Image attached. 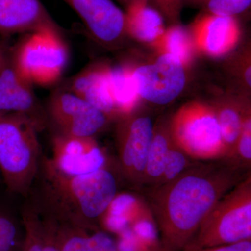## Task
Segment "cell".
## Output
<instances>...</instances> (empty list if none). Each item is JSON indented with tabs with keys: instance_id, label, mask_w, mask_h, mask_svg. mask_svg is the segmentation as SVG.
Listing matches in <instances>:
<instances>
[{
	"instance_id": "21",
	"label": "cell",
	"mask_w": 251,
	"mask_h": 251,
	"mask_svg": "<svg viewBox=\"0 0 251 251\" xmlns=\"http://www.w3.org/2000/svg\"><path fill=\"white\" fill-rule=\"evenodd\" d=\"M172 143L169 124H157L154 126L152 140L147 157L143 184H150L153 188L158 184L163 174L167 153Z\"/></svg>"
},
{
	"instance_id": "8",
	"label": "cell",
	"mask_w": 251,
	"mask_h": 251,
	"mask_svg": "<svg viewBox=\"0 0 251 251\" xmlns=\"http://www.w3.org/2000/svg\"><path fill=\"white\" fill-rule=\"evenodd\" d=\"M153 130L151 117L135 111L117 120L119 171L124 179L135 186L143 184Z\"/></svg>"
},
{
	"instance_id": "28",
	"label": "cell",
	"mask_w": 251,
	"mask_h": 251,
	"mask_svg": "<svg viewBox=\"0 0 251 251\" xmlns=\"http://www.w3.org/2000/svg\"><path fill=\"white\" fill-rule=\"evenodd\" d=\"M229 161L243 167L249 166L251 161V112L243 120L242 128L233 155Z\"/></svg>"
},
{
	"instance_id": "7",
	"label": "cell",
	"mask_w": 251,
	"mask_h": 251,
	"mask_svg": "<svg viewBox=\"0 0 251 251\" xmlns=\"http://www.w3.org/2000/svg\"><path fill=\"white\" fill-rule=\"evenodd\" d=\"M45 110L48 128L57 134L94 137L112 121L103 112L63 87L50 97Z\"/></svg>"
},
{
	"instance_id": "17",
	"label": "cell",
	"mask_w": 251,
	"mask_h": 251,
	"mask_svg": "<svg viewBox=\"0 0 251 251\" xmlns=\"http://www.w3.org/2000/svg\"><path fill=\"white\" fill-rule=\"evenodd\" d=\"M125 7L127 36L151 44L164 32V18L149 0H130Z\"/></svg>"
},
{
	"instance_id": "26",
	"label": "cell",
	"mask_w": 251,
	"mask_h": 251,
	"mask_svg": "<svg viewBox=\"0 0 251 251\" xmlns=\"http://www.w3.org/2000/svg\"><path fill=\"white\" fill-rule=\"evenodd\" d=\"M228 72L237 81L242 89V94L249 96L251 88V49L241 50L228 61Z\"/></svg>"
},
{
	"instance_id": "36",
	"label": "cell",
	"mask_w": 251,
	"mask_h": 251,
	"mask_svg": "<svg viewBox=\"0 0 251 251\" xmlns=\"http://www.w3.org/2000/svg\"><path fill=\"white\" fill-rule=\"evenodd\" d=\"M0 179H1V174H0Z\"/></svg>"
},
{
	"instance_id": "2",
	"label": "cell",
	"mask_w": 251,
	"mask_h": 251,
	"mask_svg": "<svg viewBox=\"0 0 251 251\" xmlns=\"http://www.w3.org/2000/svg\"><path fill=\"white\" fill-rule=\"evenodd\" d=\"M117 190L116 176L108 167L90 174L72 176L59 171L44 153L30 191L24 199L57 222L97 231Z\"/></svg>"
},
{
	"instance_id": "3",
	"label": "cell",
	"mask_w": 251,
	"mask_h": 251,
	"mask_svg": "<svg viewBox=\"0 0 251 251\" xmlns=\"http://www.w3.org/2000/svg\"><path fill=\"white\" fill-rule=\"evenodd\" d=\"M40 130L29 117L0 112V174L11 196L27 198L43 153Z\"/></svg>"
},
{
	"instance_id": "18",
	"label": "cell",
	"mask_w": 251,
	"mask_h": 251,
	"mask_svg": "<svg viewBox=\"0 0 251 251\" xmlns=\"http://www.w3.org/2000/svg\"><path fill=\"white\" fill-rule=\"evenodd\" d=\"M49 218L59 251H118L116 241L107 232L86 230Z\"/></svg>"
},
{
	"instance_id": "25",
	"label": "cell",
	"mask_w": 251,
	"mask_h": 251,
	"mask_svg": "<svg viewBox=\"0 0 251 251\" xmlns=\"http://www.w3.org/2000/svg\"><path fill=\"white\" fill-rule=\"evenodd\" d=\"M202 7L204 13L236 17L251 7V0H185L184 4Z\"/></svg>"
},
{
	"instance_id": "34",
	"label": "cell",
	"mask_w": 251,
	"mask_h": 251,
	"mask_svg": "<svg viewBox=\"0 0 251 251\" xmlns=\"http://www.w3.org/2000/svg\"><path fill=\"white\" fill-rule=\"evenodd\" d=\"M11 49L5 41L0 40V72L10 59Z\"/></svg>"
},
{
	"instance_id": "5",
	"label": "cell",
	"mask_w": 251,
	"mask_h": 251,
	"mask_svg": "<svg viewBox=\"0 0 251 251\" xmlns=\"http://www.w3.org/2000/svg\"><path fill=\"white\" fill-rule=\"evenodd\" d=\"M69 53L59 31L29 33L11 50V62L33 85L57 83L67 67Z\"/></svg>"
},
{
	"instance_id": "30",
	"label": "cell",
	"mask_w": 251,
	"mask_h": 251,
	"mask_svg": "<svg viewBox=\"0 0 251 251\" xmlns=\"http://www.w3.org/2000/svg\"><path fill=\"white\" fill-rule=\"evenodd\" d=\"M150 4L156 8L163 18L173 25L178 24L184 0H149Z\"/></svg>"
},
{
	"instance_id": "32",
	"label": "cell",
	"mask_w": 251,
	"mask_h": 251,
	"mask_svg": "<svg viewBox=\"0 0 251 251\" xmlns=\"http://www.w3.org/2000/svg\"><path fill=\"white\" fill-rule=\"evenodd\" d=\"M40 219L44 251H59L54 237L53 225L49 217L38 212Z\"/></svg>"
},
{
	"instance_id": "35",
	"label": "cell",
	"mask_w": 251,
	"mask_h": 251,
	"mask_svg": "<svg viewBox=\"0 0 251 251\" xmlns=\"http://www.w3.org/2000/svg\"><path fill=\"white\" fill-rule=\"evenodd\" d=\"M119 1H120L122 4H123L126 6L127 4H128V3L129 2L130 0H119Z\"/></svg>"
},
{
	"instance_id": "33",
	"label": "cell",
	"mask_w": 251,
	"mask_h": 251,
	"mask_svg": "<svg viewBox=\"0 0 251 251\" xmlns=\"http://www.w3.org/2000/svg\"><path fill=\"white\" fill-rule=\"evenodd\" d=\"M198 251H251V240L243 241Z\"/></svg>"
},
{
	"instance_id": "14",
	"label": "cell",
	"mask_w": 251,
	"mask_h": 251,
	"mask_svg": "<svg viewBox=\"0 0 251 251\" xmlns=\"http://www.w3.org/2000/svg\"><path fill=\"white\" fill-rule=\"evenodd\" d=\"M61 31L40 0H0V36Z\"/></svg>"
},
{
	"instance_id": "19",
	"label": "cell",
	"mask_w": 251,
	"mask_h": 251,
	"mask_svg": "<svg viewBox=\"0 0 251 251\" xmlns=\"http://www.w3.org/2000/svg\"><path fill=\"white\" fill-rule=\"evenodd\" d=\"M108 80L117 120L135 111L141 99L133 79V67L129 64L110 66Z\"/></svg>"
},
{
	"instance_id": "12",
	"label": "cell",
	"mask_w": 251,
	"mask_h": 251,
	"mask_svg": "<svg viewBox=\"0 0 251 251\" xmlns=\"http://www.w3.org/2000/svg\"><path fill=\"white\" fill-rule=\"evenodd\" d=\"M33 86L16 70L10 59L0 72V112L26 115L42 131L48 128L47 116Z\"/></svg>"
},
{
	"instance_id": "24",
	"label": "cell",
	"mask_w": 251,
	"mask_h": 251,
	"mask_svg": "<svg viewBox=\"0 0 251 251\" xmlns=\"http://www.w3.org/2000/svg\"><path fill=\"white\" fill-rule=\"evenodd\" d=\"M144 209L141 203L133 195L117 193L103 215L122 220L131 226Z\"/></svg>"
},
{
	"instance_id": "10",
	"label": "cell",
	"mask_w": 251,
	"mask_h": 251,
	"mask_svg": "<svg viewBox=\"0 0 251 251\" xmlns=\"http://www.w3.org/2000/svg\"><path fill=\"white\" fill-rule=\"evenodd\" d=\"M81 18L92 38L114 49L125 40V14L112 0H63Z\"/></svg>"
},
{
	"instance_id": "20",
	"label": "cell",
	"mask_w": 251,
	"mask_h": 251,
	"mask_svg": "<svg viewBox=\"0 0 251 251\" xmlns=\"http://www.w3.org/2000/svg\"><path fill=\"white\" fill-rule=\"evenodd\" d=\"M151 46L158 54H170L176 57L186 69L192 64L197 52L189 31L179 24L165 29Z\"/></svg>"
},
{
	"instance_id": "15",
	"label": "cell",
	"mask_w": 251,
	"mask_h": 251,
	"mask_svg": "<svg viewBox=\"0 0 251 251\" xmlns=\"http://www.w3.org/2000/svg\"><path fill=\"white\" fill-rule=\"evenodd\" d=\"M109 67L105 63L91 64L68 81L63 88L76 94L112 120H117L109 87Z\"/></svg>"
},
{
	"instance_id": "16",
	"label": "cell",
	"mask_w": 251,
	"mask_h": 251,
	"mask_svg": "<svg viewBox=\"0 0 251 251\" xmlns=\"http://www.w3.org/2000/svg\"><path fill=\"white\" fill-rule=\"evenodd\" d=\"M211 107L219 122L221 136L226 150L224 159H229L233 155L241 130L243 120L251 112L249 96L224 95L216 99Z\"/></svg>"
},
{
	"instance_id": "23",
	"label": "cell",
	"mask_w": 251,
	"mask_h": 251,
	"mask_svg": "<svg viewBox=\"0 0 251 251\" xmlns=\"http://www.w3.org/2000/svg\"><path fill=\"white\" fill-rule=\"evenodd\" d=\"M21 213L25 232L23 251H44L39 214L25 199H23Z\"/></svg>"
},
{
	"instance_id": "13",
	"label": "cell",
	"mask_w": 251,
	"mask_h": 251,
	"mask_svg": "<svg viewBox=\"0 0 251 251\" xmlns=\"http://www.w3.org/2000/svg\"><path fill=\"white\" fill-rule=\"evenodd\" d=\"M188 31L197 52L214 57L229 53L241 35L236 17L207 13L198 16Z\"/></svg>"
},
{
	"instance_id": "22",
	"label": "cell",
	"mask_w": 251,
	"mask_h": 251,
	"mask_svg": "<svg viewBox=\"0 0 251 251\" xmlns=\"http://www.w3.org/2000/svg\"><path fill=\"white\" fill-rule=\"evenodd\" d=\"M25 234L21 207L0 205V251H23Z\"/></svg>"
},
{
	"instance_id": "4",
	"label": "cell",
	"mask_w": 251,
	"mask_h": 251,
	"mask_svg": "<svg viewBox=\"0 0 251 251\" xmlns=\"http://www.w3.org/2000/svg\"><path fill=\"white\" fill-rule=\"evenodd\" d=\"M251 237V179L247 176L226 193L203 221L185 251L221 247Z\"/></svg>"
},
{
	"instance_id": "29",
	"label": "cell",
	"mask_w": 251,
	"mask_h": 251,
	"mask_svg": "<svg viewBox=\"0 0 251 251\" xmlns=\"http://www.w3.org/2000/svg\"><path fill=\"white\" fill-rule=\"evenodd\" d=\"M149 214L150 213L147 209H144L138 219L130 226L135 235L145 246L153 244L158 239L156 226L153 224V220L149 218Z\"/></svg>"
},
{
	"instance_id": "27",
	"label": "cell",
	"mask_w": 251,
	"mask_h": 251,
	"mask_svg": "<svg viewBox=\"0 0 251 251\" xmlns=\"http://www.w3.org/2000/svg\"><path fill=\"white\" fill-rule=\"evenodd\" d=\"M190 159L191 158L178 148L173 140V143L167 153L163 174L158 184L155 186L165 184L179 176L192 164Z\"/></svg>"
},
{
	"instance_id": "31",
	"label": "cell",
	"mask_w": 251,
	"mask_h": 251,
	"mask_svg": "<svg viewBox=\"0 0 251 251\" xmlns=\"http://www.w3.org/2000/svg\"><path fill=\"white\" fill-rule=\"evenodd\" d=\"M116 243L118 251H143L145 246L130 227L118 234Z\"/></svg>"
},
{
	"instance_id": "11",
	"label": "cell",
	"mask_w": 251,
	"mask_h": 251,
	"mask_svg": "<svg viewBox=\"0 0 251 251\" xmlns=\"http://www.w3.org/2000/svg\"><path fill=\"white\" fill-rule=\"evenodd\" d=\"M50 160L61 173L72 176L90 174L108 167V158L94 137L52 133Z\"/></svg>"
},
{
	"instance_id": "9",
	"label": "cell",
	"mask_w": 251,
	"mask_h": 251,
	"mask_svg": "<svg viewBox=\"0 0 251 251\" xmlns=\"http://www.w3.org/2000/svg\"><path fill=\"white\" fill-rule=\"evenodd\" d=\"M133 76L140 99L158 105L173 101L186 83V68L170 54H159L152 63L133 67Z\"/></svg>"
},
{
	"instance_id": "1",
	"label": "cell",
	"mask_w": 251,
	"mask_h": 251,
	"mask_svg": "<svg viewBox=\"0 0 251 251\" xmlns=\"http://www.w3.org/2000/svg\"><path fill=\"white\" fill-rule=\"evenodd\" d=\"M244 168L227 159L193 163L174 179L153 187L150 208L163 251L185 250L226 193L245 179Z\"/></svg>"
},
{
	"instance_id": "6",
	"label": "cell",
	"mask_w": 251,
	"mask_h": 251,
	"mask_svg": "<svg viewBox=\"0 0 251 251\" xmlns=\"http://www.w3.org/2000/svg\"><path fill=\"white\" fill-rule=\"evenodd\" d=\"M169 128L175 145L191 159L207 161L226 157L219 122L209 104H184L175 112Z\"/></svg>"
}]
</instances>
